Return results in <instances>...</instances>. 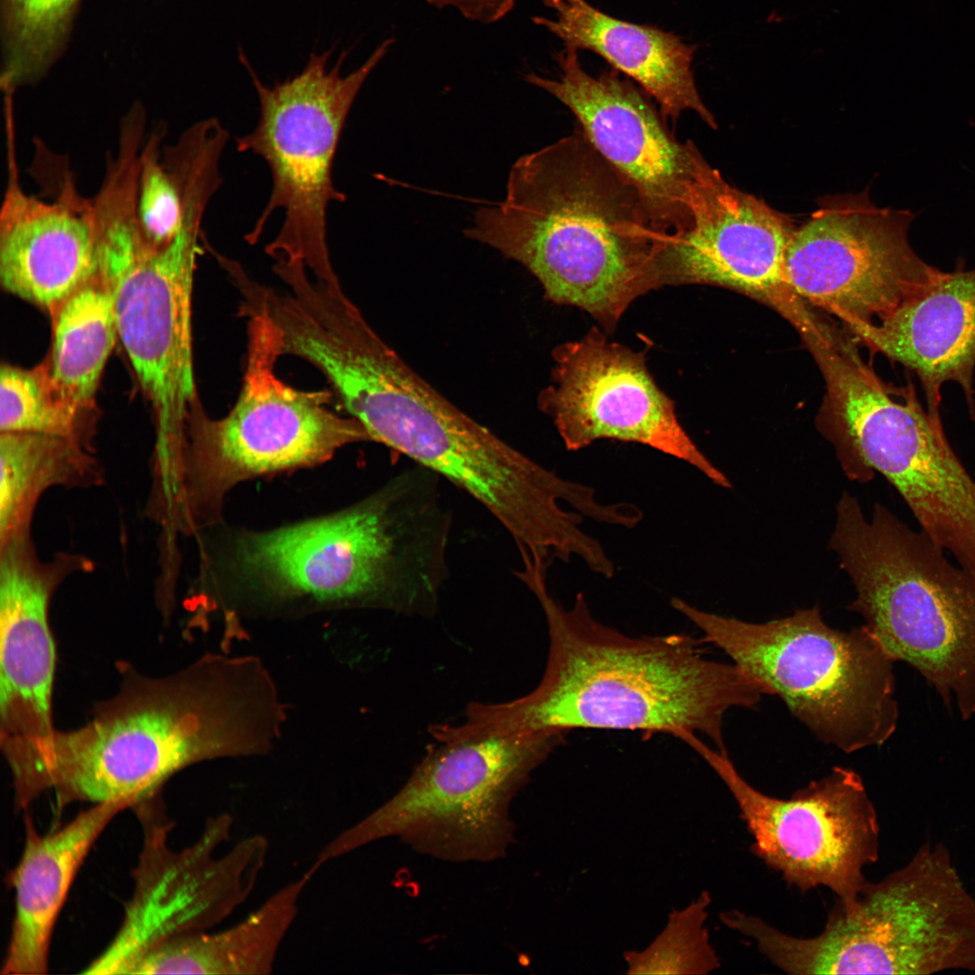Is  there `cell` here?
Returning <instances> with one entry per match:
<instances>
[{"label":"cell","instance_id":"obj_23","mask_svg":"<svg viewBox=\"0 0 975 975\" xmlns=\"http://www.w3.org/2000/svg\"><path fill=\"white\" fill-rule=\"evenodd\" d=\"M318 870L311 865L230 927L188 932L162 941L134 962L128 975L270 973L299 913L302 894Z\"/></svg>","mask_w":975,"mask_h":975},{"label":"cell","instance_id":"obj_1","mask_svg":"<svg viewBox=\"0 0 975 975\" xmlns=\"http://www.w3.org/2000/svg\"><path fill=\"white\" fill-rule=\"evenodd\" d=\"M118 666V692L83 726L56 729L30 765L31 798L51 790L59 809L77 802L130 809L187 766L264 755L281 738L285 707L258 657L207 653L162 677Z\"/></svg>","mask_w":975,"mask_h":975},{"label":"cell","instance_id":"obj_17","mask_svg":"<svg viewBox=\"0 0 975 975\" xmlns=\"http://www.w3.org/2000/svg\"><path fill=\"white\" fill-rule=\"evenodd\" d=\"M691 223L659 234L656 266L664 285H714L743 293L787 320L803 301L791 288L785 253L794 218L729 184L704 158L690 198Z\"/></svg>","mask_w":975,"mask_h":975},{"label":"cell","instance_id":"obj_11","mask_svg":"<svg viewBox=\"0 0 975 975\" xmlns=\"http://www.w3.org/2000/svg\"><path fill=\"white\" fill-rule=\"evenodd\" d=\"M201 224L183 222L171 245L150 247L137 223L120 219L98 233L99 276L114 306L118 339L152 404L163 454L181 451L200 403L194 381L191 299Z\"/></svg>","mask_w":975,"mask_h":975},{"label":"cell","instance_id":"obj_5","mask_svg":"<svg viewBox=\"0 0 975 975\" xmlns=\"http://www.w3.org/2000/svg\"><path fill=\"white\" fill-rule=\"evenodd\" d=\"M830 548L850 577L848 607L895 662L917 671L948 709L975 715V573L882 504L869 519L843 493Z\"/></svg>","mask_w":975,"mask_h":975},{"label":"cell","instance_id":"obj_24","mask_svg":"<svg viewBox=\"0 0 975 975\" xmlns=\"http://www.w3.org/2000/svg\"><path fill=\"white\" fill-rule=\"evenodd\" d=\"M90 451L68 437L1 432L0 543L30 533L33 509L48 488L101 483V468Z\"/></svg>","mask_w":975,"mask_h":975},{"label":"cell","instance_id":"obj_6","mask_svg":"<svg viewBox=\"0 0 975 975\" xmlns=\"http://www.w3.org/2000/svg\"><path fill=\"white\" fill-rule=\"evenodd\" d=\"M671 605L824 744L853 753L895 733V661L864 626L833 628L817 606L751 623L678 598Z\"/></svg>","mask_w":975,"mask_h":975},{"label":"cell","instance_id":"obj_18","mask_svg":"<svg viewBox=\"0 0 975 975\" xmlns=\"http://www.w3.org/2000/svg\"><path fill=\"white\" fill-rule=\"evenodd\" d=\"M88 559L61 553L42 562L30 533L0 543V743L3 754H31L51 738L56 652L51 597Z\"/></svg>","mask_w":975,"mask_h":975},{"label":"cell","instance_id":"obj_7","mask_svg":"<svg viewBox=\"0 0 975 975\" xmlns=\"http://www.w3.org/2000/svg\"><path fill=\"white\" fill-rule=\"evenodd\" d=\"M770 955L792 974L975 972V898L948 849L928 841L854 900L838 901L816 936L776 933Z\"/></svg>","mask_w":975,"mask_h":975},{"label":"cell","instance_id":"obj_8","mask_svg":"<svg viewBox=\"0 0 975 975\" xmlns=\"http://www.w3.org/2000/svg\"><path fill=\"white\" fill-rule=\"evenodd\" d=\"M565 733L535 732L439 742L382 805L331 839L319 865L385 838L456 863L506 856L513 800Z\"/></svg>","mask_w":975,"mask_h":975},{"label":"cell","instance_id":"obj_14","mask_svg":"<svg viewBox=\"0 0 975 975\" xmlns=\"http://www.w3.org/2000/svg\"><path fill=\"white\" fill-rule=\"evenodd\" d=\"M785 253L793 291L844 326L873 323L923 289L938 268L914 250L916 214L881 208L868 189L822 197Z\"/></svg>","mask_w":975,"mask_h":975},{"label":"cell","instance_id":"obj_3","mask_svg":"<svg viewBox=\"0 0 975 975\" xmlns=\"http://www.w3.org/2000/svg\"><path fill=\"white\" fill-rule=\"evenodd\" d=\"M415 464L336 513L224 547V607L260 612L374 608L432 615L448 578L450 514Z\"/></svg>","mask_w":975,"mask_h":975},{"label":"cell","instance_id":"obj_9","mask_svg":"<svg viewBox=\"0 0 975 975\" xmlns=\"http://www.w3.org/2000/svg\"><path fill=\"white\" fill-rule=\"evenodd\" d=\"M246 317V365L235 405L211 419L199 403L189 418L182 467L188 528L215 523L238 483L312 467L346 445L370 441L358 421L330 409V391L300 390L279 379L281 354L271 326L259 314Z\"/></svg>","mask_w":975,"mask_h":975},{"label":"cell","instance_id":"obj_21","mask_svg":"<svg viewBox=\"0 0 975 975\" xmlns=\"http://www.w3.org/2000/svg\"><path fill=\"white\" fill-rule=\"evenodd\" d=\"M543 2L553 16H534L533 22L559 38L564 47L590 51L635 80L658 104L664 117L676 121L683 112L692 111L717 129L692 69L698 45L652 25L613 17L587 0Z\"/></svg>","mask_w":975,"mask_h":975},{"label":"cell","instance_id":"obj_27","mask_svg":"<svg viewBox=\"0 0 975 975\" xmlns=\"http://www.w3.org/2000/svg\"><path fill=\"white\" fill-rule=\"evenodd\" d=\"M79 0H5L6 92L38 79L58 54Z\"/></svg>","mask_w":975,"mask_h":975},{"label":"cell","instance_id":"obj_29","mask_svg":"<svg viewBox=\"0 0 975 975\" xmlns=\"http://www.w3.org/2000/svg\"><path fill=\"white\" fill-rule=\"evenodd\" d=\"M165 129L157 126L144 141L136 193L141 233L150 247L161 250L172 243L183 220L180 182L162 156Z\"/></svg>","mask_w":975,"mask_h":975},{"label":"cell","instance_id":"obj_20","mask_svg":"<svg viewBox=\"0 0 975 975\" xmlns=\"http://www.w3.org/2000/svg\"><path fill=\"white\" fill-rule=\"evenodd\" d=\"M847 332L867 347L915 372L930 413L940 415L941 388L958 384L975 414V267L959 258L953 270H937L923 289L873 323Z\"/></svg>","mask_w":975,"mask_h":975},{"label":"cell","instance_id":"obj_15","mask_svg":"<svg viewBox=\"0 0 975 975\" xmlns=\"http://www.w3.org/2000/svg\"><path fill=\"white\" fill-rule=\"evenodd\" d=\"M552 358V383L541 391L538 404L568 450L606 439L639 443L690 464L716 485L731 487L680 423L643 352L610 342L593 328L556 347Z\"/></svg>","mask_w":975,"mask_h":975},{"label":"cell","instance_id":"obj_30","mask_svg":"<svg viewBox=\"0 0 975 975\" xmlns=\"http://www.w3.org/2000/svg\"><path fill=\"white\" fill-rule=\"evenodd\" d=\"M439 9H449L469 22L492 24L509 14L516 0H424Z\"/></svg>","mask_w":975,"mask_h":975},{"label":"cell","instance_id":"obj_10","mask_svg":"<svg viewBox=\"0 0 975 975\" xmlns=\"http://www.w3.org/2000/svg\"><path fill=\"white\" fill-rule=\"evenodd\" d=\"M393 42L384 41L347 76L340 73L344 57L328 69L330 51L312 53L301 72L271 87L243 58L257 93L259 119L252 132L236 138L237 150L262 157L273 182L269 200L245 239L255 244L272 215L282 209V227L265 253L275 262H302L314 279L330 286L341 284L330 256L327 210L331 201L346 200L333 183L335 153L358 93Z\"/></svg>","mask_w":975,"mask_h":975},{"label":"cell","instance_id":"obj_2","mask_svg":"<svg viewBox=\"0 0 975 975\" xmlns=\"http://www.w3.org/2000/svg\"><path fill=\"white\" fill-rule=\"evenodd\" d=\"M548 567L527 562L515 574L539 602L549 634L546 667L529 693L505 702H471L466 738L576 729L666 733L687 743L701 733L728 753L726 712L755 708L761 685L736 664L702 656L689 635L631 636L598 621L582 593L568 609L550 594Z\"/></svg>","mask_w":975,"mask_h":975},{"label":"cell","instance_id":"obj_28","mask_svg":"<svg viewBox=\"0 0 975 975\" xmlns=\"http://www.w3.org/2000/svg\"><path fill=\"white\" fill-rule=\"evenodd\" d=\"M711 897L704 890L682 909H673L664 930L643 951H626L627 974L703 975L720 967L705 925Z\"/></svg>","mask_w":975,"mask_h":975},{"label":"cell","instance_id":"obj_13","mask_svg":"<svg viewBox=\"0 0 975 975\" xmlns=\"http://www.w3.org/2000/svg\"><path fill=\"white\" fill-rule=\"evenodd\" d=\"M734 797L753 838L751 850L802 891L825 887L850 902L868 883L864 868L879 854V824L860 775L834 766L789 799L751 785L728 753L701 740L693 748Z\"/></svg>","mask_w":975,"mask_h":975},{"label":"cell","instance_id":"obj_25","mask_svg":"<svg viewBox=\"0 0 975 975\" xmlns=\"http://www.w3.org/2000/svg\"><path fill=\"white\" fill-rule=\"evenodd\" d=\"M52 340L44 362L61 397L88 417L106 362L118 339L111 295L100 276L51 314Z\"/></svg>","mask_w":975,"mask_h":975},{"label":"cell","instance_id":"obj_16","mask_svg":"<svg viewBox=\"0 0 975 975\" xmlns=\"http://www.w3.org/2000/svg\"><path fill=\"white\" fill-rule=\"evenodd\" d=\"M578 51L564 47L556 54L558 78L530 73L526 80L573 113L591 145L636 190L656 232L685 229L703 155L693 142L673 135L645 92L615 70L590 75Z\"/></svg>","mask_w":975,"mask_h":975},{"label":"cell","instance_id":"obj_19","mask_svg":"<svg viewBox=\"0 0 975 975\" xmlns=\"http://www.w3.org/2000/svg\"><path fill=\"white\" fill-rule=\"evenodd\" d=\"M5 126L8 175L0 211V282L51 314L99 277L92 200L79 194L70 172L53 201L27 194L19 182L14 119Z\"/></svg>","mask_w":975,"mask_h":975},{"label":"cell","instance_id":"obj_4","mask_svg":"<svg viewBox=\"0 0 975 975\" xmlns=\"http://www.w3.org/2000/svg\"><path fill=\"white\" fill-rule=\"evenodd\" d=\"M464 234L527 269L545 297L613 331L660 288L657 237L634 187L582 132L520 157L503 200L478 208Z\"/></svg>","mask_w":975,"mask_h":975},{"label":"cell","instance_id":"obj_12","mask_svg":"<svg viewBox=\"0 0 975 975\" xmlns=\"http://www.w3.org/2000/svg\"><path fill=\"white\" fill-rule=\"evenodd\" d=\"M130 809L143 830L132 872L134 892L117 933L83 974L127 975L134 962L162 941L222 922L250 896L266 863L269 842L261 834L243 838L217 856L230 839L228 813L210 817L197 840L177 850L168 843L174 823L161 793Z\"/></svg>","mask_w":975,"mask_h":975},{"label":"cell","instance_id":"obj_26","mask_svg":"<svg viewBox=\"0 0 975 975\" xmlns=\"http://www.w3.org/2000/svg\"><path fill=\"white\" fill-rule=\"evenodd\" d=\"M93 419L70 405L53 385L45 363L0 370V432H36L73 439L88 449Z\"/></svg>","mask_w":975,"mask_h":975},{"label":"cell","instance_id":"obj_22","mask_svg":"<svg viewBox=\"0 0 975 975\" xmlns=\"http://www.w3.org/2000/svg\"><path fill=\"white\" fill-rule=\"evenodd\" d=\"M125 809L118 802L93 804L45 834L25 815L23 852L8 877L14 915L1 974L48 972L52 933L74 878L98 837Z\"/></svg>","mask_w":975,"mask_h":975}]
</instances>
